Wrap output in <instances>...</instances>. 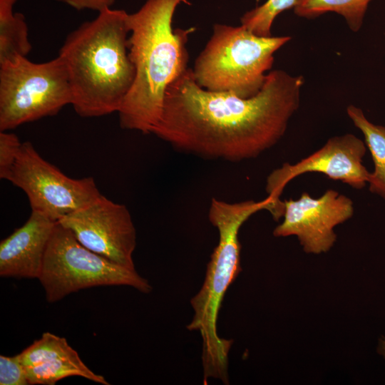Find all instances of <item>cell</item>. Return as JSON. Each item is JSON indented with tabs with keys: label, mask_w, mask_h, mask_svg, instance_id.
<instances>
[{
	"label": "cell",
	"mask_w": 385,
	"mask_h": 385,
	"mask_svg": "<svg viewBox=\"0 0 385 385\" xmlns=\"http://www.w3.org/2000/svg\"><path fill=\"white\" fill-rule=\"evenodd\" d=\"M76 10H91L100 12L111 8L116 0H56Z\"/></svg>",
	"instance_id": "cell-20"
},
{
	"label": "cell",
	"mask_w": 385,
	"mask_h": 385,
	"mask_svg": "<svg viewBox=\"0 0 385 385\" xmlns=\"http://www.w3.org/2000/svg\"><path fill=\"white\" fill-rule=\"evenodd\" d=\"M297 0H267L264 4L245 12L240 18L241 25L260 36H271L276 17L282 12L294 9Z\"/></svg>",
	"instance_id": "cell-17"
},
{
	"label": "cell",
	"mask_w": 385,
	"mask_h": 385,
	"mask_svg": "<svg viewBox=\"0 0 385 385\" xmlns=\"http://www.w3.org/2000/svg\"><path fill=\"white\" fill-rule=\"evenodd\" d=\"M291 38L260 36L242 25L215 24L209 41L195 59V80L207 91L251 98L263 87L274 53Z\"/></svg>",
	"instance_id": "cell-5"
},
{
	"label": "cell",
	"mask_w": 385,
	"mask_h": 385,
	"mask_svg": "<svg viewBox=\"0 0 385 385\" xmlns=\"http://www.w3.org/2000/svg\"><path fill=\"white\" fill-rule=\"evenodd\" d=\"M22 143L16 134L7 131H0L1 179L8 180Z\"/></svg>",
	"instance_id": "cell-18"
},
{
	"label": "cell",
	"mask_w": 385,
	"mask_h": 385,
	"mask_svg": "<svg viewBox=\"0 0 385 385\" xmlns=\"http://www.w3.org/2000/svg\"><path fill=\"white\" fill-rule=\"evenodd\" d=\"M284 202L283 221L273 231L275 237L297 236L307 253L328 252L337 240L334 227L354 215L353 201L334 190L314 198L304 192L297 200Z\"/></svg>",
	"instance_id": "cell-11"
},
{
	"label": "cell",
	"mask_w": 385,
	"mask_h": 385,
	"mask_svg": "<svg viewBox=\"0 0 385 385\" xmlns=\"http://www.w3.org/2000/svg\"><path fill=\"white\" fill-rule=\"evenodd\" d=\"M265 207L262 200H211L208 218L218 231L219 241L211 255L202 287L190 301L194 316L187 326L190 331L197 330L202 337L204 382L210 378L225 384L229 381L228 354L232 342L218 335L217 317L227 289L241 270L239 230L252 215Z\"/></svg>",
	"instance_id": "cell-4"
},
{
	"label": "cell",
	"mask_w": 385,
	"mask_h": 385,
	"mask_svg": "<svg viewBox=\"0 0 385 385\" xmlns=\"http://www.w3.org/2000/svg\"><path fill=\"white\" fill-rule=\"evenodd\" d=\"M188 0H146L128 14V49L135 68L133 85L119 110L123 129L152 133L168 86L188 68V38L195 28L174 29L177 7Z\"/></svg>",
	"instance_id": "cell-2"
},
{
	"label": "cell",
	"mask_w": 385,
	"mask_h": 385,
	"mask_svg": "<svg viewBox=\"0 0 385 385\" xmlns=\"http://www.w3.org/2000/svg\"><path fill=\"white\" fill-rule=\"evenodd\" d=\"M17 1L0 0V64L27 57L32 49L26 19L14 11Z\"/></svg>",
	"instance_id": "cell-14"
},
{
	"label": "cell",
	"mask_w": 385,
	"mask_h": 385,
	"mask_svg": "<svg viewBox=\"0 0 385 385\" xmlns=\"http://www.w3.org/2000/svg\"><path fill=\"white\" fill-rule=\"evenodd\" d=\"M71 102L67 70L58 56L43 63L20 56L0 64V131L54 115Z\"/></svg>",
	"instance_id": "cell-6"
},
{
	"label": "cell",
	"mask_w": 385,
	"mask_h": 385,
	"mask_svg": "<svg viewBox=\"0 0 385 385\" xmlns=\"http://www.w3.org/2000/svg\"><path fill=\"white\" fill-rule=\"evenodd\" d=\"M346 113L363 133L372 157L374 170L368 183L369 190L385 199V126L369 121L363 111L354 105L346 107Z\"/></svg>",
	"instance_id": "cell-15"
},
{
	"label": "cell",
	"mask_w": 385,
	"mask_h": 385,
	"mask_svg": "<svg viewBox=\"0 0 385 385\" xmlns=\"http://www.w3.org/2000/svg\"><path fill=\"white\" fill-rule=\"evenodd\" d=\"M365 143L355 135L346 133L329 138L319 150L299 162L284 163L267 178L266 190L275 206L274 220L283 216L284 202L280 200L285 186L307 173H319L342 181L353 188L361 189L369 183L371 172L363 165Z\"/></svg>",
	"instance_id": "cell-10"
},
{
	"label": "cell",
	"mask_w": 385,
	"mask_h": 385,
	"mask_svg": "<svg viewBox=\"0 0 385 385\" xmlns=\"http://www.w3.org/2000/svg\"><path fill=\"white\" fill-rule=\"evenodd\" d=\"M371 0H297L293 10L295 15L312 19L332 12L342 16L348 27L359 31Z\"/></svg>",
	"instance_id": "cell-16"
},
{
	"label": "cell",
	"mask_w": 385,
	"mask_h": 385,
	"mask_svg": "<svg viewBox=\"0 0 385 385\" xmlns=\"http://www.w3.org/2000/svg\"><path fill=\"white\" fill-rule=\"evenodd\" d=\"M304 84L302 75L273 70L257 95L242 98L201 88L188 68L168 86L152 133L179 152L202 159L255 158L284 136Z\"/></svg>",
	"instance_id": "cell-1"
},
{
	"label": "cell",
	"mask_w": 385,
	"mask_h": 385,
	"mask_svg": "<svg viewBox=\"0 0 385 385\" xmlns=\"http://www.w3.org/2000/svg\"><path fill=\"white\" fill-rule=\"evenodd\" d=\"M38 279L49 303L93 287L129 286L143 293L153 289L148 281L135 270L119 265L88 250L58 222Z\"/></svg>",
	"instance_id": "cell-7"
},
{
	"label": "cell",
	"mask_w": 385,
	"mask_h": 385,
	"mask_svg": "<svg viewBox=\"0 0 385 385\" xmlns=\"http://www.w3.org/2000/svg\"><path fill=\"white\" fill-rule=\"evenodd\" d=\"M29 384L53 385L69 376H81L103 385L106 379L91 370L64 337L44 332L19 353Z\"/></svg>",
	"instance_id": "cell-12"
},
{
	"label": "cell",
	"mask_w": 385,
	"mask_h": 385,
	"mask_svg": "<svg viewBox=\"0 0 385 385\" xmlns=\"http://www.w3.org/2000/svg\"><path fill=\"white\" fill-rule=\"evenodd\" d=\"M56 223L31 210L27 221L0 242V276L38 279Z\"/></svg>",
	"instance_id": "cell-13"
},
{
	"label": "cell",
	"mask_w": 385,
	"mask_h": 385,
	"mask_svg": "<svg viewBox=\"0 0 385 385\" xmlns=\"http://www.w3.org/2000/svg\"><path fill=\"white\" fill-rule=\"evenodd\" d=\"M57 222L88 250L119 265L135 270L133 253L136 230L125 205L101 195Z\"/></svg>",
	"instance_id": "cell-9"
},
{
	"label": "cell",
	"mask_w": 385,
	"mask_h": 385,
	"mask_svg": "<svg viewBox=\"0 0 385 385\" xmlns=\"http://www.w3.org/2000/svg\"><path fill=\"white\" fill-rule=\"evenodd\" d=\"M0 384H29L19 354L13 356H0Z\"/></svg>",
	"instance_id": "cell-19"
},
{
	"label": "cell",
	"mask_w": 385,
	"mask_h": 385,
	"mask_svg": "<svg viewBox=\"0 0 385 385\" xmlns=\"http://www.w3.org/2000/svg\"><path fill=\"white\" fill-rule=\"evenodd\" d=\"M128 13L106 9L66 36L58 56L72 92L71 105L83 118L118 112L135 78L128 49Z\"/></svg>",
	"instance_id": "cell-3"
},
{
	"label": "cell",
	"mask_w": 385,
	"mask_h": 385,
	"mask_svg": "<svg viewBox=\"0 0 385 385\" xmlns=\"http://www.w3.org/2000/svg\"><path fill=\"white\" fill-rule=\"evenodd\" d=\"M379 352L385 357V337L380 339Z\"/></svg>",
	"instance_id": "cell-21"
},
{
	"label": "cell",
	"mask_w": 385,
	"mask_h": 385,
	"mask_svg": "<svg viewBox=\"0 0 385 385\" xmlns=\"http://www.w3.org/2000/svg\"><path fill=\"white\" fill-rule=\"evenodd\" d=\"M8 180L26 194L31 210L56 222L101 195L93 178L68 177L44 160L29 141L22 143Z\"/></svg>",
	"instance_id": "cell-8"
}]
</instances>
